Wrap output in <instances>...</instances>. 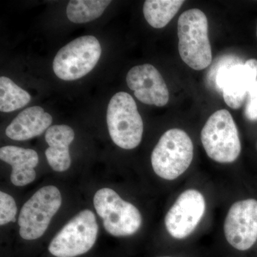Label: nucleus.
<instances>
[{"label": "nucleus", "instance_id": "nucleus-14", "mask_svg": "<svg viewBox=\"0 0 257 257\" xmlns=\"http://www.w3.org/2000/svg\"><path fill=\"white\" fill-rule=\"evenodd\" d=\"M52 116L41 106L27 108L20 112L6 130L8 138L16 141H25L40 136L50 127Z\"/></svg>", "mask_w": 257, "mask_h": 257}, {"label": "nucleus", "instance_id": "nucleus-8", "mask_svg": "<svg viewBox=\"0 0 257 257\" xmlns=\"http://www.w3.org/2000/svg\"><path fill=\"white\" fill-rule=\"evenodd\" d=\"M61 204L62 196L55 186H46L35 192L24 204L19 216L22 238L35 240L41 237Z\"/></svg>", "mask_w": 257, "mask_h": 257}, {"label": "nucleus", "instance_id": "nucleus-7", "mask_svg": "<svg viewBox=\"0 0 257 257\" xmlns=\"http://www.w3.org/2000/svg\"><path fill=\"white\" fill-rule=\"evenodd\" d=\"M99 226L92 211L85 209L74 216L57 233L49 246L56 257H75L89 251L96 242Z\"/></svg>", "mask_w": 257, "mask_h": 257}, {"label": "nucleus", "instance_id": "nucleus-1", "mask_svg": "<svg viewBox=\"0 0 257 257\" xmlns=\"http://www.w3.org/2000/svg\"><path fill=\"white\" fill-rule=\"evenodd\" d=\"M179 52L184 63L194 70L209 67L212 60L208 36L207 16L199 9H190L179 17L177 24Z\"/></svg>", "mask_w": 257, "mask_h": 257}, {"label": "nucleus", "instance_id": "nucleus-4", "mask_svg": "<svg viewBox=\"0 0 257 257\" xmlns=\"http://www.w3.org/2000/svg\"><path fill=\"white\" fill-rule=\"evenodd\" d=\"M201 140L208 157L219 163L234 162L241 153L237 127L226 109L216 111L209 116L201 133Z\"/></svg>", "mask_w": 257, "mask_h": 257}, {"label": "nucleus", "instance_id": "nucleus-9", "mask_svg": "<svg viewBox=\"0 0 257 257\" xmlns=\"http://www.w3.org/2000/svg\"><path fill=\"white\" fill-rule=\"evenodd\" d=\"M229 61L218 68L215 82L223 92L226 104L237 109L242 106L250 89L257 81V60L251 59L244 64H229Z\"/></svg>", "mask_w": 257, "mask_h": 257}, {"label": "nucleus", "instance_id": "nucleus-16", "mask_svg": "<svg viewBox=\"0 0 257 257\" xmlns=\"http://www.w3.org/2000/svg\"><path fill=\"white\" fill-rule=\"evenodd\" d=\"M184 1L147 0L143 7L144 16L154 28H165L178 13Z\"/></svg>", "mask_w": 257, "mask_h": 257}, {"label": "nucleus", "instance_id": "nucleus-11", "mask_svg": "<svg viewBox=\"0 0 257 257\" xmlns=\"http://www.w3.org/2000/svg\"><path fill=\"white\" fill-rule=\"evenodd\" d=\"M225 237L239 251L249 249L257 240V201L235 202L228 211L224 225Z\"/></svg>", "mask_w": 257, "mask_h": 257}, {"label": "nucleus", "instance_id": "nucleus-3", "mask_svg": "<svg viewBox=\"0 0 257 257\" xmlns=\"http://www.w3.org/2000/svg\"><path fill=\"white\" fill-rule=\"evenodd\" d=\"M106 122L111 140L124 150H133L141 143L144 124L133 96L118 92L108 104Z\"/></svg>", "mask_w": 257, "mask_h": 257}, {"label": "nucleus", "instance_id": "nucleus-22", "mask_svg": "<svg viewBox=\"0 0 257 257\" xmlns=\"http://www.w3.org/2000/svg\"><path fill=\"white\" fill-rule=\"evenodd\" d=\"M159 257H170V256H159Z\"/></svg>", "mask_w": 257, "mask_h": 257}, {"label": "nucleus", "instance_id": "nucleus-12", "mask_svg": "<svg viewBox=\"0 0 257 257\" xmlns=\"http://www.w3.org/2000/svg\"><path fill=\"white\" fill-rule=\"evenodd\" d=\"M128 88L145 104L163 106L168 103L170 93L162 74L152 64L136 66L126 75Z\"/></svg>", "mask_w": 257, "mask_h": 257}, {"label": "nucleus", "instance_id": "nucleus-17", "mask_svg": "<svg viewBox=\"0 0 257 257\" xmlns=\"http://www.w3.org/2000/svg\"><path fill=\"white\" fill-rule=\"evenodd\" d=\"M110 0H75L69 1L67 18L72 23H89L99 18L110 4Z\"/></svg>", "mask_w": 257, "mask_h": 257}, {"label": "nucleus", "instance_id": "nucleus-5", "mask_svg": "<svg viewBox=\"0 0 257 257\" xmlns=\"http://www.w3.org/2000/svg\"><path fill=\"white\" fill-rule=\"evenodd\" d=\"M101 54L100 43L95 37H78L57 52L53 61L54 72L62 80H77L94 68Z\"/></svg>", "mask_w": 257, "mask_h": 257}, {"label": "nucleus", "instance_id": "nucleus-20", "mask_svg": "<svg viewBox=\"0 0 257 257\" xmlns=\"http://www.w3.org/2000/svg\"><path fill=\"white\" fill-rule=\"evenodd\" d=\"M248 101L246 104L245 114L247 119L251 121L257 120V81L250 89L248 94Z\"/></svg>", "mask_w": 257, "mask_h": 257}, {"label": "nucleus", "instance_id": "nucleus-6", "mask_svg": "<svg viewBox=\"0 0 257 257\" xmlns=\"http://www.w3.org/2000/svg\"><path fill=\"white\" fill-rule=\"evenodd\" d=\"M94 206L103 220L104 229L114 236H131L140 229L142 215L138 208L126 202L109 188L96 192Z\"/></svg>", "mask_w": 257, "mask_h": 257}, {"label": "nucleus", "instance_id": "nucleus-2", "mask_svg": "<svg viewBox=\"0 0 257 257\" xmlns=\"http://www.w3.org/2000/svg\"><path fill=\"white\" fill-rule=\"evenodd\" d=\"M194 146L188 135L182 130L166 132L152 152L151 161L157 176L174 180L183 175L192 163Z\"/></svg>", "mask_w": 257, "mask_h": 257}, {"label": "nucleus", "instance_id": "nucleus-19", "mask_svg": "<svg viewBox=\"0 0 257 257\" xmlns=\"http://www.w3.org/2000/svg\"><path fill=\"white\" fill-rule=\"evenodd\" d=\"M18 212L16 203L13 197L5 192H0V224L1 226L16 221Z\"/></svg>", "mask_w": 257, "mask_h": 257}, {"label": "nucleus", "instance_id": "nucleus-18", "mask_svg": "<svg viewBox=\"0 0 257 257\" xmlns=\"http://www.w3.org/2000/svg\"><path fill=\"white\" fill-rule=\"evenodd\" d=\"M31 100L28 92L6 77H0V111L11 112L24 107Z\"/></svg>", "mask_w": 257, "mask_h": 257}, {"label": "nucleus", "instance_id": "nucleus-15", "mask_svg": "<svg viewBox=\"0 0 257 257\" xmlns=\"http://www.w3.org/2000/svg\"><path fill=\"white\" fill-rule=\"evenodd\" d=\"M74 139V130L67 125H54L47 130L45 140L49 147L45 155L49 165L55 172H64L70 167L69 147Z\"/></svg>", "mask_w": 257, "mask_h": 257}, {"label": "nucleus", "instance_id": "nucleus-21", "mask_svg": "<svg viewBox=\"0 0 257 257\" xmlns=\"http://www.w3.org/2000/svg\"><path fill=\"white\" fill-rule=\"evenodd\" d=\"M256 38H257V25H256Z\"/></svg>", "mask_w": 257, "mask_h": 257}, {"label": "nucleus", "instance_id": "nucleus-13", "mask_svg": "<svg viewBox=\"0 0 257 257\" xmlns=\"http://www.w3.org/2000/svg\"><path fill=\"white\" fill-rule=\"evenodd\" d=\"M0 159L13 167L10 179L15 186L28 185L36 178L35 168L38 165L39 156L35 150L5 146L0 149Z\"/></svg>", "mask_w": 257, "mask_h": 257}, {"label": "nucleus", "instance_id": "nucleus-10", "mask_svg": "<svg viewBox=\"0 0 257 257\" xmlns=\"http://www.w3.org/2000/svg\"><path fill=\"white\" fill-rule=\"evenodd\" d=\"M205 209V199L202 193L196 189L184 191L165 216L169 234L177 239L189 236L202 220Z\"/></svg>", "mask_w": 257, "mask_h": 257}]
</instances>
